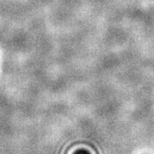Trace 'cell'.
Masks as SVG:
<instances>
[{"label":"cell","mask_w":154,"mask_h":154,"mask_svg":"<svg viewBox=\"0 0 154 154\" xmlns=\"http://www.w3.org/2000/svg\"><path fill=\"white\" fill-rule=\"evenodd\" d=\"M74 154H89L87 151H85V150H79V151L75 152Z\"/></svg>","instance_id":"1"}]
</instances>
